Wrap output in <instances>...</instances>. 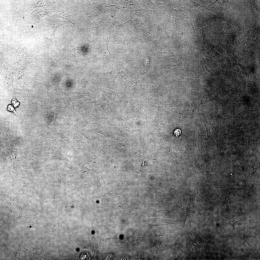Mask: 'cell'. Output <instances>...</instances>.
I'll return each instance as SVG.
<instances>
[{
	"label": "cell",
	"instance_id": "3",
	"mask_svg": "<svg viewBox=\"0 0 260 260\" xmlns=\"http://www.w3.org/2000/svg\"><path fill=\"white\" fill-rule=\"evenodd\" d=\"M13 73L15 81L17 83L28 78L29 72L27 65L17 66L15 67Z\"/></svg>",
	"mask_w": 260,
	"mask_h": 260
},
{
	"label": "cell",
	"instance_id": "1",
	"mask_svg": "<svg viewBox=\"0 0 260 260\" xmlns=\"http://www.w3.org/2000/svg\"><path fill=\"white\" fill-rule=\"evenodd\" d=\"M240 103L235 108V110L242 114L248 120H252L255 116L250 99L244 95Z\"/></svg>",
	"mask_w": 260,
	"mask_h": 260
},
{
	"label": "cell",
	"instance_id": "4",
	"mask_svg": "<svg viewBox=\"0 0 260 260\" xmlns=\"http://www.w3.org/2000/svg\"><path fill=\"white\" fill-rule=\"evenodd\" d=\"M174 135L178 137V136L180 135L181 133V131L179 129H176L174 131Z\"/></svg>",
	"mask_w": 260,
	"mask_h": 260
},
{
	"label": "cell",
	"instance_id": "2",
	"mask_svg": "<svg viewBox=\"0 0 260 260\" xmlns=\"http://www.w3.org/2000/svg\"><path fill=\"white\" fill-rule=\"evenodd\" d=\"M13 69L11 66L5 64L2 66L0 73V78L1 81L7 88H9L13 84Z\"/></svg>",
	"mask_w": 260,
	"mask_h": 260
}]
</instances>
